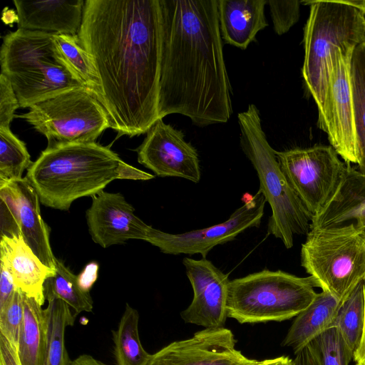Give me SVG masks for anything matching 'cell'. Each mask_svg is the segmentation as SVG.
<instances>
[{
	"label": "cell",
	"mask_w": 365,
	"mask_h": 365,
	"mask_svg": "<svg viewBox=\"0 0 365 365\" xmlns=\"http://www.w3.org/2000/svg\"><path fill=\"white\" fill-rule=\"evenodd\" d=\"M24 317L16 352L21 365H42L48 334V313L35 299L24 294Z\"/></svg>",
	"instance_id": "23"
},
{
	"label": "cell",
	"mask_w": 365,
	"mask_h": 365,
	"mask_svg": "<svg viewBox=\"0 0 365 365\" xmlns=\"http://www.w3.org/2000/svg\"><path fill=\"white\" fill-rule=\"evenodd\" d=\"M100 77L110 128L133 137L159 119V0H86L78 33Z\"/></svg>",
	"instance_id": "1"
},
{
	"label": "cell",
	"mask_w": 365,
	"mask_h": 365,
	"mask_svg": "<svg viewBox=\"0 0 365 365\" xmlns=\"http://www.w3.org/2000/svg\"><path fill=\"white\" fill-rule=\"evenodd\" d=\"M361 232L365 236V227Z\"/></svg>",
	"instance_id": "44"
},
{
	"label": "cell",
	"mask_w": 365,
	"mask_h": 365,
	"mask_svg": "<svg viewBox=\"0 0 365 365\" xmlns=\"http://www.w3.org/2000/svg\"><path fill=\"white\" fill-rule=\"evenodd\" d=\"M243 205L235 210L223 222L205 228L180 234H170L151 227L147 241L168 255H200L206 258L210 251L218 245L236 239L251 227L260 226L266 203L262 193L245 194Z\"/></svg>",
	"instance_id": "12"
},
{
	"label": "cell",
	"mask_w": 365,
	"mask_h": 365,
	"mask_svg": "<svg viewBox=\"0 0 365 365\" xmlns=\"http://www.w3.org/2000/svg\"><path fill=\"white\" fill-rule=\"evenodd\" d=\"M45 298L52 297L65 302L75 317L92 312L93 302L90 292H84L78 284L77 276L59 259H56V274L44 283Z\"/></svg>",
	"instance_id": "29"
},
{
	"label": "cell",
	"mask_w": 365,
	"mask_h": 365,
	"mask_svg": "<svg viewBox=\"0 0 365 365\" xmlns=\"http://www.w3.org/2000/svg\"><path fill=\"white\" fill-rule=\"evenodd\" d=\"M355 365H365V279H364V327L361 344L354 355Z\"/></svg>",
	"instance_id": "40"
},
{
	"label": "cell",
	"mask_w": 365,
	"mask_h": 365,
	"mask_svg": "<svg viewBox=\"0 0 365 365\" xmlns=\"http://www.w3.org/2000/svg\"><path fill=\"white\" fill-rule=\"evenodd\" d=\"M240 145L255 170L259 190L271 208L267 235L279 239L286 248L294 245L295 235H307L312 215L292 187L282 172L274 150L262 129L259 112L255 104L237 116Z\"/></svg>",
	"instance_id": "5"
},
{
	"label": "cell",
	"mask_w": 365,
	"mask_h": 365,
	"mask_svg": "<svg viewBox=\"0 0 365 365\" xmlns=\"http://www.w3.org/2000/svg\"><path fill=\"white\" fill-rule=\"evenodd\" d=\"M293 365H319L308 346L295 354Z\"/></svg>",
	"instance_id": "39"
},
{
	"label": "cell",
	"mask_w": 365,
	"mask_h": 365,
	"mask_svg": "<svg viewBox=\"0 0 365 365\" xmlns=\"http://www.w3.org/2000/svg\"><path fill=\"white\" fill-rule=\"evenodd\" d=\"M301 264L322 291L342 301L365 279V236L351 225L311 228Z\"/></svg>",
	"instance_id": "8"
},
{
	"label": "cell",
	"mask_w": 365,
	"mask_h": 365,
	"mask_svg": "<svg viewBox=\"0 0 365 365\" xmlns=\"http://www.w3.org/2000/svg\"><path fill=\"white\" fill-rule=\"evenodd\" d=\"M266 0H217L222 39L246 49L257 33L268 26L264 15Z\"/></svg>",
	"instance_id": "20"
},
{
	"label": "cell",
	"mask_w": 365,
	"mask_h": 365,
	"mask_svg": "<svg viewBox=\"0 0 365 365\" xmlns=\"http://www.w3.org/2000/svg\"><path fill=\"white\" fill-rule=\"evenodd\" d=\"M364 19H365V11L364 12Z\"/></svg>",
	"instance_id": "45"
},
{
	"label": "cell",
	"mask_w": 365,
	"mask_h": 365,
	"mask_svg": "<svg viewBox=\"0 0 365 365\" xmlns=\"http://www.w3.org/2000/svg\"><path fill=\"white\" fill-rule=\"evenodd\" d=\"M56 46L63 58L81 83L103 106L104 99L98 71L90 55L81 46L77 35H54Z\"/></svg>",
	"instance_id": "25"
},
{
	"label": "cell",
	"mask_w": 365,
	"mask_h": 365,
	"mask_svg": "<svg viewBox=\"0 0 365 365\" xmlns=\"http://www.w3.org/2000/svg\"><path fill=\"white\" fill-rule=\"evenodd\" d=\"M98 263L92 262L86 264L83 271L77 276L78 284L84 292H90L98 278Z\"/></svg>",
	"instance_id": "37"
},
{
	"label": "cell",
	"mask_w": 365,
	"mask_h": 365,
	"mask_svg": "<svg viewBox=\"0 0 365 365\" xmlns=\"http://www.w3.org/2000/svg\"><path fill=\"white\" fill-rule=\"evenodd\" d=\"M24 317V294L16 288L13 297L0 309V334L16 349Z\"/></svg>",
	"instance_id": "33"
},
{
	"label": "cell",
	"mask_w": 365,
	"mask_h": 365,
	"mask_svg": "<svg viewBox=\"0 0 365 365\" xmlns=\"http://www.w3.org/2000/svg\"><path fill=\"white\" fill-rule=\"evenodd\" d=\"M48 306V334L42 365H70L71 360L65 346V331L74 324L75 318L70 307L63 300L46 299Z\"/></svg>",
	"instance_id": "24"
},
{
	"label": "cell",
	"mask_w": 365,
	"mask_h": 365,
	"mask_svg": "<svg viewBox=\"0 0 365 365\" xmlns=\"http://www.w3.org/2000/svg\"><path fill=\"white\" fill-rule=\"evenodd\" d=\"M19 29L50 34L77 35L83 0H14Z\"/></svg>",
	"instance_id": "17"
},
{
	"label": "cell",
	"mask_w": 365,
	"mask_h": 365,
	"mask_svg": "<svg viewBox=\"0 0 365 365\" xmlns=\"http://www.w3.org/2000/svg\"><path fill=\"white\" fill-rule=\"evenodd\" d=\"M299 1H267L274 30L278 35L287 33L299 18Z\"/></svg>",
	"instance_id": "34"
},
{
	"label": "cell",
	"mask_w": 365,
	"mask_h": 365,
	"mask_svg": "<svg viewBox=\"0 0 365 365\" xmlns=\"http://www.w3.org/2000/svg\"><path fill=\"white\" fill-rule=\"evenodd\" d=\"M0 365H21L14 346L0 334Z\"/></svg>",
	"instance_id": "38"
},
{
	"label": "cell",
	"mask_w": 365,
	"mask_h": 365,
	"mask_svg": "<svg viewBox=\"0 0 365 365\" xmlns=\"http://www.w3.org/2000/svg\"><path fill=\"white\" fill-rule=\"evenodd\" d=\"M341 301L329 293H317L313 302L294 320L282 345L291 347L296 354L314 338L332 327Z\"/></svg>",
	"instance_id": "21"
},
{
	"label": "cell",
	"mask_w": 365,
	"mask_h": 365,
	"mask_svg": "<svg viewBox=\"0 0 365 365\" xmlns=\"http://www.w3.org/2000/svg\"><path fill=\"white\" fill-rule=\"evenodd\" d=\"M347 4H350L352 6L357 8L358 9L361 10L363 12L365 11V0H351V1H345Z\"/></svg>",
	"instance_id": "43"
},
{
	"label": "cell",
	"mask_w": 365,
	"mask_h": 365,
	"mask_svg": "<svg viewBox=\"0 0 365 365\" xmlns=\"http://www.w3.org/2000/svg\"><path fill=\"white\" fill-rule=\"evenodd\" d=\"M16 288L11 274L1 264L0 309L4 308L9 302Z\"/></svg>",
	"instance_id": "36"
},
{
	"label": "cell",
	"mask_w": 365,
	"mask_h": 365,
	"mask_svg": "<svg viewBox=\"0 0 365 365\" xmlns=\"http://www.w3.org/2000/svg\"><path fill=\"white\" fill-rule=\"evenodd\" d=\"M20 205L21 235L34 254L47 267L56 269L49 241V230L43 221L38 196L26 177L16 181Z\"/></svg>",
	"instance_id": "22"
},
{
	"label": "cell",
	"mask_w": 365,
	"mask_h": 365,
	"mask_svg": "<svg viewBox=\"0 0 365 365\" xmlns=\"http://www.w3.org/2000/svg\"><path fill=\"white\" fill-rule=\"evenodd\" d=\"M46 207L68 210L76 199L103 192L115 180H148L155 175L122 160L96 143L47 147L25 176Z\"/></svg>",
	"instance_id": "3"
},
{
	"label": "cell",
	"mask_w": 365,
	"mask_h": 365,
	"mask_svg": "<svg viewBox=\"0 0 365 365\" xmlns=\"http://www.w3.org/2000/svg\"><path fill=\"white\" fill-rule=\"evenodd\" d=\"M364 327V280L341 302L332 327H336L353 357L362 339Z\"/></svg>",
	"instance_id": "27"
},
{
	"label": "cell",
	"mask_w": 365,
	"mask_h": 365,
	"mask_svg": "<svg viewBox=\"0 0 365 365\" xmlns=\"http://www.w3.org/2000/svg\"><path fill=\"white\" fill-rule=\"evenodd\" d=\"M138 161L159 177H176L197 183L201 178L196 149L181 130L157 120L137 148Z\"/></svg>",
	"instance_id": "13"
},
{
	"label": "cell",
	"mask_w": 365,
	"mask_h": 365,
	"mask_svg": "<svg viewBox=\"0 0 365 365\" xmlns=\"http://www.w3.org/2000/svg\"><path fill=\"white\" fill-rule=\"evenodd\" d=\"M1 237H22L16 182H0Z\"/></svg>",
	"instance_id": "32"
},
{
	"label": "cell",
	"mask_w": 365,
	"mask_h": 365,
	"mask_svg": "<svg viewBox=\"0 0 365 365\" xmlns=\"http://www.w3.org/2000/svg\"><path fill=\"white\" fill-rule=\"evenodd\" d=\"M19 103L11 83L4 74H0V128H10Z\"/></svg>",
	"instance_id": "35"
},
{
	"label": "cell",
	"mask_w": 365,
	"mask_h": 365,
	"mask_svg": "<svg viewBox=\"0 0 365 365\" xmlns=\"http://www.w3.org/2000/svg\"><path fill=\"white\" fill-rule=\"evenodd\" d=\"M70 365H107L89 354H82L71 360Z\"/></svg>",
	"instance_id": "42"
},
{
	"label": "cell",
	"mask_w": 365,
	"mask_h": 365,
	"mask_svg": "<svg viewBox=\"0 0 365 365\" xmlns=\"http://www.w3.org/2000/svg\"><path fill=\"white\" fill-rule=\"evenodd\" d=\"M134 207L120 192L103 191L92 197L86 212L92 240L103 248L129 240L147 241L151 226L134 213Z\"/></svg>",
	"instance_id": "16"
},
{
	"label": "cell",
	"mask_w": 365,
	"mask_h": 365,
	"mask_svg": "<svg viewBox=\"0 0 365 365\" xmlns=\"http://www.w3.org/2000/svg\"><path fill=\"white\" fill-rule=\"evenodd\" d=\"M32 163L25 143L10 128H0V182L22 180Z\"/></svg>",
	"instance_id": "30"
},
{
	"label": "cell",
	"mask_w": 365,
	"mask_h": 365,
	"mask_svg": "<svg viewBox=\"0 0 365 365\" xmlns=\"http://www.w3.org/2000/svg\"><path fill=\"white\" fill-rule=\"evenodd\" d=\"M311 276L302 277L264 269L230 281L227 317L241 324L282 322L296 317L314 299Z\"/></svg>",
	"instance_id": "7"
},
{
	"label": "cell",
	"mask_w": 365,
	"mask_h": 365,
	"mask_svg": "<svg viewBox=\"0 0 365 365\" xmlns=\"http://www.w3.org/2000/svg\"><path fill=\"white\" fill-rule=\"evenodd\" d=\"M18 117L47 138V147L96 143L98 136L110 128L106 109L83 87L41 101Z\"/></svg>",
	"instance_id": "9"
},
{
	"label": "cell",
	"mask_w": 365,
	"mask_h": 365,
	"mask_svg": "<svg viewBox=\"0 0 365 365\" xmlns=\"http://www.w3.org/2000/svg\"><path fill=\"white\" fill-rule=\"evenodd\" d=\"M280 168L312 217L334 197L346 170L331 145L276 151Z\"/></svg>",
	"instance_id": "10"
},
{
	"label": "cell",
	"mask_w": 365,
	"mask_h": 365,
	"mask_svg": "<svg viewBox=\"0 0 365 365\" xmlns=\"http://www.w3.org/2000/svg\"><path fill=\"white\" fill-rule=\"evenodd\" d=\"M351 225L365 227V175L346 164L339 185L330 202L311 222V228Z\"/></svg>",
	"instance_id": "18"
},
{
	"label": "cell",
	"mask_w": 365,
	"mask_h": 365,
	"mask_svg": "<svg viewBox=\"0 0 365 365\" xmlns=\"http://www.w3.org/2000/svg\"><path fill=\"white\" fill-rule=\"evenodd\" d=\"M193 299L180 317L186 323L207 328L224 327L227 318L228 275L206 258L182 260Z\"/></svg>",
	"instance_id": "15"
},
{
	"label": "cell",
	"mask_w": 365,
	"mask_h": 365,
	"mask_svg": "<svg viewBox=\"0 0 365 365\" xmlns=\"http://www.w3.org/2000/svg\"><path fill=\"white\" fill-rule=\"evenodd\" d=\"M310 6L304 31L302 76L319 115L324 106L331 54L335 48L365 42L364 12L344 0L301 1Z\"/></svg>",
	"instance_id": "6"
},
{
	"label": "cell",
	"mask_w": 365,
	"mask_h": 365,
	"mask_svg": "<svg viewBox=\"0 0 365 365\" xmlns=\"http://www.w3.org/2000/svg\"><path fill=\"white\" fill-rule=\"evenodd\" d=\"M54 35L18 29L3 37L1 73L9 79L21 108L83 87L63 58Z\"/></svg>",
	"instance_id": "4"
},
{
	"label": "cell",
	"mask_w": 365,
	"mask_h": 365,
	"mask_svg": "<svg viewBox=\"0 0 365 365\" xmlns=\"http://www.w3.org/2000/svg\"><path fill=\"white\" fill-rule=\"evenodd\" d=\"M162 43L158 115L204 127L232 114L217 0H159Z\"/></svg>",
	"instance_id": "2"
},
{
	"label": "cell",
	"mask_w": 365,
	"mask_h": 365,
	"mask_svg": "<svg viewBox=\"0 0 365 365\" xmlns=\"http://www.w3.org/2000/svg\"><path fill=\"white\" fill-rule=\"evenodd\" d=\"M236 343L230 329L207 328L151 354L148 365H250L257 361L245 356Z\"/></svg>",
	"instance_id": "14"
},
{
	"label": "cell",
	"mask_w": 365,
	"mask_h": 365,
	"mask_svg": "<svg viewBox=\"0 0 365 365\" xmlns=\"http://www.w3.org/2000/svg\"><path fill=\"white\" fill-rule=\"evenodd\" d=\"M355 48L337 47L332 51L325 100L317 122L346 164L357 163L351 85V61Z\"/></svg>",
	"instance_id": "11"
},
{
	"label": "cell",
	"mask_w": 365,
	"mask_h": 365,
	"mask_svg": "<svg viewBox=\"0 0 365 365\" xmlns=\"http://www.w3.org/2000/svg\"><path fill=\"white\" fill-rule=\"evenodd\" d=\"M319 365H349L353 355L336 327L314 338L308 345Z\"/></svg>",
	"instance_id": "31"
},
{
	"label": "cell",
	"mask_w": 365,
	"mask_h": 365,
	"mask_svg": "<svg viewBox=\"0 0 365 365\" xmlns=\"http://www.w3.org/2000/svg\"><path fill=\"white\" fill-rule=\"evenodd\" d=\"M1 264L11 274L15 286L41 305L45 302L44 283L56 269L46 266L23 237H1Z\"/></svg>",
	"instance_id": "19"
},
{
	"label": "cell",
	"mask_w": 365,
	"mask_h": 365,
	"mask_svg": "<svg viewBox=\"0 0 365 365\" xmlns=\"http://www.w3.org/2000/svg\"><path fill=\"white\" fill-rule=\"evenodd\" d=\"M138 322V312L126 304L118 328L113 331L116 365H148L151 354L140 342Z\"/></svg>",
	"instance_id": "26"
},
{
	"label": "cell",
	"mask_w": 365,
	"mask_h": 365,
	"mask_svg": "<svg viewBox=\"0 0 365 365\" xmlns=\"http://www.w3.org/2000/svg\"><path fill=\"white\" fill-rule=\"evenodd\" d=\"M250 365H293V359L289 356H281L272 359H267L253 363Z\"/></svg>",
	"instance_id": "41"
},
{
	"label": "cell",
	"mask_w": 365,
	"mask_h": 365,
	"mask_svg": "<svg viewBox=\"0 0 365 365\" xmlns=\"http://www.w3.org/2000/svg\"><path fill=\"white\" fill-rule=\"evenodd\" d=\"M351 85L357 170L365 175V42L354 50L351 61Z\"/></svg>",
	"instance_id": "28"
}]
</instances>
